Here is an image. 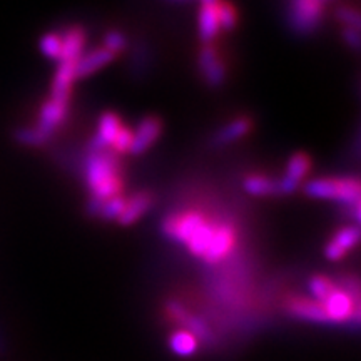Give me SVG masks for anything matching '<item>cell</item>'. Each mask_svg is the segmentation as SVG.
<instances>
[{"label": "cell", "instance_id": "obj_1", "mask_svg": "<svg viewBox=\"0 0 361 361\" xmlns=\"http://www.w3.org/2000/svg\"><path fill=\"white\" fill-rule=\"evenodd\" d=\"M85 183L92 197L89 202V213L96 214L102 202L121 196L123 179L121 166L114 152H94L85 164Z\"/></svg>", "mask_w": 361, "mask_h": 361}, {"label": "cell", "instance_id": "obj_2", "mask_svg": "<svg viewBox=\"0 0 361 361\" xmlns=\"http://www.w3.org/2000/svg\"><path fill=\"white\" fill-rule=\"evenodd\" d=\"M305 192L316 200L340 201L348 207L360 204V180L355 178L313 179L305 186Z\"/></svg>", "mask_w": 361, "mask_h": 361}, {"label": "cell", "instance_id": "obj_3", "mask_svg": "<svg viewBox=\"0 0 361 361\" xmlns=\"http://www.w3.org/2000/svg\"><path fill=\"white\" fill-rule=\"evenodd\" d=\"M324 0H291L290 19L296 32L310 34L319 25Z\"/></svg>", "mask_w": 361, "mask_h": 361}, {"label": "cell", "instance_id": "obj_4", "mask_svg": "<svg viewBox=\"0 0 361 361\" xmlns=\"http://www.w3.org/2000/svg\"><path fill=\"white\" fill-rule=\"evenodd\" d=\"M319 305L323 306L328 322L343 323L350 322L351 318L358 322V308H356L355 303V295H351L350 291L336 286Z\"/></svg>", "mask_w": 361, "mask_h": 361}, {"label": "cell", "instance_id": "obj_5", "mask_svg": "<svg viewBox=\"0 0 361 361\" xmlns=\"http://www.w3.org/2000/svg\"><path fill=\"white\" fill-rule=\"evenodd\" d=\"M162 133V123L159 117L147 116L144 117L137 128L133 130V144H130V154H142L154 144Z\"/></svg>", "mask_w": 361, "mask_h": 361}, {"label": "cell", "instance_id": "obj_6", "mask_svg": "<svg viewBox=\"0 0 361 361\" xmlns=\"http://www.w3.org/2000/svg\"><path fill=\"white\" fill-rule=\"evenodd\" d=\"M311 168V159L305 152H296L295 156L290 157L288 161L286 171L281 180H278L279 194H291L295 192V189L300 186V183L306 178V174L310 173Z\"/></svg>", "mask_w": 361, "mask_h": 361}, {"label": "cell", "instance_id": "obj_7", "mask_svg": "<svg viewBox=\"0 0 361 361\" xmlns=\"http://www.w3.org/2000/svg\"><path fill=\"white\" fill-rule=\"evenodd\" d=\"M234 243H236V234H234V229L228 224H219L216 226V231L213 234V239H211V245L207 247L204 259L206 263L213 264L219 263L221 259H224L226 256L231 252L234 247Z\"/></svg>", "mask_w": 361, "mask_h": 361}, {"label": "cell", "instance_id": "obj_8", "mask_svg": "<svg viewBox=\"0 0 361 361\" xmlns=\"http://www.w3.org/2000/svg\"><path fill=\"white\" fill-rule=\"evenodd\" d=\"M200 67L202 78L211 87H218L224 82L226 78V69L223 61H221L218 56V51L213 47V45L206 44L204 47L201 49L200 54Z\"/></svg>", "mask_w": 361, "mask_h": 361}, {"label": "cell", "instance_id": "obj_9", "mask_svg": "<svg viewBox=\"0 0 361 361\" xmlns=\"http://www.w3.org/2000/svg\"><path fill=\"white\" fill-rule=\"evenodd\" d=\"M67 107H69V102H61L51 97L47 102H44L42 107H40L39 123L35 128L52 137L54 130L64 123L67 116Z\"/></svg>", "mask_w": 361, "mask_h": 361}, {"label": "cell", "instance_id": "obj_10", "mask_svg": "<svg viewBox=\"0 0 361 361\" xmlns=\"http://www.w3.org/2000/svg\"><path fill=\"white\" fill-rule=\"evenodd\" d=\"M75 64L78 61H62L59 62L57 72L52 82V99L61 102H69L72 84L75 80Z\"/></svg>", "mask_w": 361, "mask_h": 361}, {"label": "cell", "instance_id": "obj_11", "mask_svg": "<svg viewBox=\"0 0 361 361\" xmlns=\"http://www.w3.org/2000/svg\"><path fill=\"white\" fill-rule=\"evenodd\" d=\"M114 54L107 51V49L99 47L96 51H90L84 56L79 57L78 64H75V79H84L92 75L94 72H97L102 67L111 64L114 61Z\"/></svg>", "mask_w": 361, "mask_h": 361}, {"label": "cell", "instance_id": "obj_12", "mask_svg": "<svg viewBox=\"0 0 361 361\" xmlns=\"http://www.w3.org/2000/svg\"><path fill=\"white\" fill-rule=\"evenodd\" d=\"M288 311H290L295 318L305 319V322L328 323L323 306L319 305L318 301L310 300V298H291V300L288 301Z\"/></svg>", "mask_w": 361, "mask_h": 361}, {"label": "cell", "instance_id": "obj_13", "mask_svg": "<svg viewBox=\"0 0 361 361\" xmlns=\"http://www.w3.org/2000/svg\"><path fill=\"white\" fill-rule=\"evenodd\" d=\"M62 37V52L59 62L62 61H79L85 45V32L82 27H69Z\"/></svg>", "mask_w": 361, "mask_h": 361}, {"label": "cell", "instance_id": "obj_14", "mask_svg": "<svg viewBox=\"0 0 361 361\" xmlns=\"http://www.w3.org/2000/svg\"><path fill=\"white\" fill-rule=\"evenodd\" d=\"M152 196L146 191H141L137 194H134L133 197H129L128 201H126V206H124V211L123 214L119 216V223L123 226H130L134 224L135 221H137L141 216L146 213L149 207L152 206Z\"/></svg>", "mask_w": 361, "mask_h": 361}, {"label": "cell", "instance_id": "obj_15", "mask_svg": "<svg viewBox=\"0 0 361 361\" xmlns=\"http://www.w3.org/2000/svg\"><path fill=\"white\" fill-rule=\"evenodd\" d=\"M252 128V121L250 117H238V119L231 121L229 124H226L224 128H221L216 133L214 144L216 146H226V144H231L239 141L241 137L250 133Z\"/></svg>", "mask_w": 361, "mask_h": 361}, {"label": "cell", "instance_id": "obj_16", "mask_svg": "<svg viewBox=\"0 0 361 361\" xmlns=\"http://www.w3.org/2000/svg\"><path fill=\"white\" fill-rule=\"evenodd\" d=\"M218 4H204L200 11V37L204 44H209L218 37Z\"/></svg>", "mask_w": 361, "mask_h": 361}, {"label": "cell", "instance_id": "obj_17", "mask_svg": "<svg viewBox=\"0 0 361 361\" xmlns=\"http://www.w3.org/2000/svg\"><path fill=\"white\" fill-rule=\"evenodd\" d=\"M197 346H200V341H197V336L192 335L188 329H179V331H174L169 338V348L174 355L183 356V358H188V356H192L197 351Z\"/></svg>", "mask_w": 361, "mask_h": 361}, {"label": "cell", "instance_id": "obj_18", "mask_svg": "<svg viewBox=\"0 0 361 361\" xmlns=\"http://www.w3.org/2000/svg\"><path fill=\"white\" fill-rule=\"evenodd\" d=\"M123 121L121 117L116 114V112H104L99 119L97 124V134H94L101 141L104 146H111L112 141L116 139L117 133H119L121 128H123Z\"/></svg>", "mask_w": 361, "mask_h": 361}, {"label": "cell", "instance_id": "obj_19", "mask_svg": "<svg viewBox=\"0 0 361 361\" xmlns=\"http://www.w3.org/2000/svg\"><path fill=\"white\" fill-rule=\"evenodd\" d=\"M243 188L246 192H250L251 196H274L279 194L278 180L266 178L261 174H252L243 180Z\"/></svg>", "mask_w": 361, "mask_h": 361}, {"label": "cell", "instance_id": "obj_20", "mask_svg": "<svg viewBox=\"0 0 361 361\" xmlns=\"http://www.w3.org/2000/svg\"><path fill=\"white\" fill-rule=\"evenodd\" d=\"M216 231V226L211 223H206L197 229V233L188 241V250L192 256H197V258H204L207 247L211 245V239H213V234Z\"/></svg>", "mask_w": 361, "mask_h": 361}, {"label": "cell", "instance_id": "obj_21", "mask_svg": "<svg viewBox=\"0 0 361 361\" xmlns=\"http://www.w3.org/2000/svg\"><path fill=\"white\" fill-rule=\"evenodd\" d=\"M13 137H16L17 142L24 144V146L40 147V146H44L45 142H49L51 135H47L45 133H42V130L37 129L34 126V128H20V129H17L16 133H13Z\"/></svg>", "mask_w": 361, "mask_h": 361}, {"label": "cell", "instance_id": "obj_22", "mask_svg": "<svg viewBox=\"0 0 361 361\" xmlns=\"http://www.w3.org/2000/svg\"><path fill=\"white\" fill-rule=\"evenodd\" d=\"M336 288V284L331 281V279L323 276V274H316V276H311L310 281H308V290L311 293V300L318 301V303H322V301L326 298L329 293Z\"/></svg>", "mask_w": 361, "mask_h": 361}, {"label": "cell", "instance_id": "obj_23", "mask_svg": "<svg viewBox=\"0 0 361 361\" xmlns=\"http://www.w3.org/2000/svg\"><path fill=\"white\" fill-rule=\"evenodd\" d=\"M358 239H360V228L356 224H353V226H345V228H341L340 231H336L335 238H333L331 241L346 252L353 250V247L358 245Z\"/></svg>", "mask_w": 361, "mask_h": 361}, {"label": "cell", "instance_id": "obj_24", "mask_svg": "<svg viewBox=\"0 0 361 361\" xmlns=\"http://www.w3.org/2000/svg\"><path fill=\"white\" fill-rule=\"evenodd\" d=\"M39 47L45 57L52 59V61H59V59H61V52H62L61 34L49 32V34L42 35V37H40Z\"/></svg>", "mask_w": 361, "mask_h": 361}, {"label": "cell", "instance_id": "obj_25", "mask_svg": "<svg viewBox=\"0 0 361 361\" xmlns=\"http://www.w3.org/2000/svg\"><path fill=\"white\" fill-rule=\"evenodd\" d=\"M126 197L124 196H116L112 200H107L106 202H102L101 207H99L97 216H101L102 219L106 221H112V219H119V216L123 214L124 206H126Z\"/></svg>", "mask_w": 361, "mask_h": 361}, {"label": "cell", "instance_id": "obj_26", "mask_svg": "<svg viewBox=\"0 0 361 361\" xmlns=\"http://www.w3.org/2000/svg\"><path fill=\"white\" fill-rule=\"evenodd\" d=\"M218 20L219 29L233 30L238 24V13L229 2H218Z\"/></svg>", "mask_w": 361, "mask_h": 361}, {"label": "cell", "instance_id": "obj_27", "mask_svg": "<svg viewBox=\"0 0 361 361\" xmlns=\"http://www.w3.org/2000/svg\"><path fill=\"white\" fill-rule=\"evenodd\" d=\"M128 47V39L124 34H121L119 30H111L104 35V49L117 56L119 52H123Z\"/></svg>", "mask_w": 361, "mask_h": 361}, {"label": "cell", "instance_id": "obj_28", "mask_svg": "<svg viewBox=\"0 0 361 361\" xmlns=\"http://www.w3.org/2000/svg\"><path fill=\"white\" fill-rule=\"evenodd\" d=\"M130 144H133V130L129 128L123 126L119 133H117L116 139L112 141V149H114L116 154H124V152H129Z\"/></svg>", "mask_w": 361, "mask_h": 361}, {"label": "cell", "instance_id": "obj_29", "mask_svg": "<svg viewBox=\"0 0 361 361\" xmlns=\"http://www.w3.org/2000/svg\"><path fill=\"white\" fill-rule=\"evenodd\" d=\"M338 17L345 22V27H355V29H358L360 27L358 12L353 11V8H348V7L340 8V11H338Z\"/></svg>", "mask_w": 361, "mask_h": 361}, {"label": "cell", "instance_id": "obj_30", "mask_svg": "<svg viewBox=\"0 0 361 361\" xmlns=\"http://www.w3.org/2000/svg\"><path fill=\"white\" fill-rule=\"evenodd\" d=\"M345 255H346V252L343 251L340 246L335 245V243H333V241H329L328 245L324 246V256H326V258H328L329 261H338V259H341Z\"/></svg>", "mask_w": 361, "mask_h": 361}, {"label": "cell", "instance_id": "obj_31", "mask_svg": "<svg viewBox=\"0 0 361 361\" xmlns=\"http://www.w3.org/2000/svg\"><path fill=\"white\" fill-rule=\"evenodd\" d=\"M343 39L348 42V45H351L353 49H358L360 45V32L358 29H355V27H345V30H343Z\"/></svg>", "mask_w": 361, "mask_h": 361}, {"label": "cell", "instance_id": "obj_32", "mask_svg": "<svg viewBox=\"0 0 361 361\" xmlns=\"http://www.w3.org/2000/svg\"><path fill=\"white\" fill-rule=\"evenodd\" d=\"M202 2V6H204V4H218L219 0H201Z\"/></svg>", "mask_w": 361, "mask_h": 361}, {"label": "cell", "instance_id": "obj_33", "mask_svg": "<svg viewBox=\"0 0 361 361\" xmlns=\"http://www.w3.org/2000/svg\"><path fill=\"white\" fill-rule=\"evenodd\" d=\"M4 351V343H2V338H0V355H2Z\"/></svg>", "mask_w": 361, "mask_h": 361}]
</instances>
